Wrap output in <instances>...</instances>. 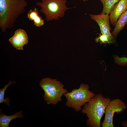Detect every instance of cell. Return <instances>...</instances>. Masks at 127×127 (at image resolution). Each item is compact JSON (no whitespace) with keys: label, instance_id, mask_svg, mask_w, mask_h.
I'll use <instances>...</instances> for the list:
<instances>
[{"label":"cell","instance_id":"obj_4","mask_svg":"<svg viewBox=\"0 0 127 127\" xmlns=\"http://www.w3.org/2000/svg\"><path fill=\"white\" fill-rule=\"evenodd\" d=\"M95 93L89 90L88 84L81 83L79 88L74 89L64 95L67 99L65 105L78 111L81 110V107L90 101L95 96Z\"/></svg>","mask_w":127,"mask_h":127},{"label":"cell","instance_id":"obj_13","mask_svg":"<svg viewBox=\"0 0 127 127\" xmlns=\"http://www.w3.org/2000/svg\"><path fill=\"white\" fill-rule=\"evenodd\" d=\"M13 35L25 45L28 43V37L24 30L19 28L15 32Z\"/></svg>","mask_w":127,"mask_h":127},{"label":"cell","instance_id":"obj_19","mask_svg":"<svg viewBox=\"0 0 127 127\" xmlns=\"http://www.w3.org/2000/svg\"><path fill=\"white\" fill-rule=\"evenodd\" d=\"M83 1L85 2L89 0H82Z\"/></svg>","mask_w":127,"mask_h":127},{"label":"cell","instance_id":"obj_6","mask_svg":"<svg viewBox=\"0 0 127 127\" xmlns=\"http://www.w3.org/2000/svg\"><path fill=\"white\" fill-rule=\"evenodd\" d=\"M127 108L125 103L119 99L111 100L105 110V116L102 123V127H113V119L114 114L122 113Z\"/></svg>","mask_w":127,"mask_h":127},{"label":"cell","instance_id":"obj_16","mask_svg":"<svg viewBox=\"0 0 127 127\" xmlns=\"http://www.w3.org/2000/svg\"><path fill=\"white\" fill-rule=\"evenodd\" d=\"M115 61L119 64L125 66L127 64V57H123L119 58L117 56L114 57Z\"/></svg>","mask_w":127,"mask_h":127},{"label":"cell","instance_id":"obj_1","mask_svg":"<svg viewBox=\"0 0 127 127\" xmlns=\"http://www.w3.org/2000/svg\"><path fill=\"white\" fill-rule=\"evenodd\" d=\"M27 0H0V28L6 33L15 26L18 18L24 13Z\"/></svg>","mask_w":127,"mask_h":127},{"label":"cell","instance_id":"obj_7","mask_svg":"<svg viewBox=\"0 0 127 127\" xmlns=\"http://www.w3.org/2000/svg\"><path fill=\"white\" fill-rule=\"evenodd\" d=\"M90 18L94 20L98 25L101 34L107 36L110 43L115 41L114 37L111 32V28L110 26L109 15L101 13L99 15H90Z\"/></svg>","mask_w":127,"mask_h":127},{"label":"cell","instance_id":"obj_9","mask_svg":"<svg viewBox=\"0 0 127 127\" xmlns=\"http://www.w3.org/2000/svg\"><path fill=\"white\" fill-rule=\"evenodd\" d=\"M27 17L29 20L33 21L36 27H40L44 24V21L39 15L38 10L35 7L33 10L30 9L27 13Z\"/></svg>","mask_w":127,"mask_h":127},{"label":"cell","instance_id":"obj_2","mask_svg":"<svg viewBox=\"0 0 127 127\" xmlns=\"http://www.w3.org/2000/svg\"><path fill=\"white\" fill-rule=\"evenodd\" d=\"M110 99L104 97L100 93L95 95L89 102L86 103L81 112L86 114L88 118L87 126L90 127H100L101 119Z\"/></svg>","mask_w":127,"mask_h":127},{"label":"cell","instance_id":"obj_18","mask_svg":"<svg viewBox=\"0 0 127 127\" xmlns=\"http://www.w3.org/2000/svg\"><path fill=\"white\" fill-rule=\"evenodd\" d=\"M122 125L123 127H127V121H123L122 123Z\"/></svg>","mask_w":127,"mask_h":127},{"label":"cell","instance_id":"obj_14","mask_svg":"<svg viewBox=\"0 0 127 127\" xmlns=\"http://www.w3.org/2000/svg\"><path fill=\"white\" fill-rule=\"evenodd\" d=\"M16 82L15 81L12 82L11 80H10L7 84L4 85L3 88L0 89V103L4 102L6 103L8 106H10L9 102L10 101L9 99L10 98L8 97L4 98L5 92L6 90L9 85L15 83Z\"/></svg>","mask_w":127,"mask_h":127},{"label":"cell","instance_id":"obj_5","mask_svg":"<svg viewBox=\"0 0 127 127\" xmlns=\"http://www.w3.org/2000/svg\"><path fill=\"white\" fill-rule=\"evenodd\" d=\"M66 0H41L36 3V5L41 8L40 11L45 16L48 21L57 20L63 17L65 12L71 8L66 5Z\"/></svg>","mask_w":127,"mask_h":127},{"label":"cell","instance_id":"obj_12","mask_svg":"<svg viewBox=\"0 0 127 127\" xmlns=\"http://www.w3.org/2000/svg\"><path fill=\"white\" fill-rule=\"evenodd\" d=\"M102 3L103 8L101 13L109 15L114 5L119 0H100Z\"/></svg>","mask_w":127,"mask_h":127},{"label":"cell","instance_id":"obj_3","mask_svg":"<svg viewBox=\"0 0 127 127\" xmlns=\"http://www.w3.org/2000/svg\"><path fill=\"white\" fill-rule=\"evenodd\" d=\"M39 84L44 91V99L48 104H56L61 101L62 96L68 92L67 90L64 88V85L56 79L43 78Z\"/></svg>","mask_w":127,"mask_h":127},{"label":"cell","instance_id":"obj_17","mask_svg":"<svg viewBox=\"0 0 127 127\" xmlns=\"http://www.w3.org/2000/svg\"><path fill=\"white\" fill-rule=\"evenodd\" d=\"M96 41L97 42L100 41L101 43H110L108 37L102 34L100 35L96 39Z\"/></svg>","mask_w":127,"mask_h":127},{"label":"cell","instance_id":"obj_15","mask_svg":"<svg viewBox=\"0 0 127 127\" xmlns=\"http://www.w3.org/2000/svg\"><path fill=\"white\" fill-rule=\"evenodd\" d=\"M9 41L13 47L17 50H23L25 44L13 35L9 39Z\"/></svg>","mask_w":127,"mask_h":127},{"label":"cell","instance_id":"obj_10","mask_svg":"<svg viewBox=\"0 0 127 127\" xmlns=\"http://www.w3.org/2000/svg\"><path fill=\"white\" fill-rule=\"evenodd\" d=\"M24 116L22 115V111H18L11 115H7L0 111V127H9L10 122L13 119L16 118H21Z\"/></svg>","mask_w":127,"mask_h":127},{"label":"cell","instance_id":"obj_8","mask_svg":"<svg viewBox=\"0 0 127 127\" xmlns=\"http://www.w3.org/2000/svg\"><path fill=\"white\" fill-rule=\"evenodd\" d=\"M127 10V0H120L112 7L109 15L111 24L115 26L120 16Z\"/></svg>","mask_w":127,"mask_h":127},{"label":"cell","instance_id":"obj_11","mask_svg":"<svg viewBox=\"0 0 127 127\" xmlns=\"http://www.w3.org/2000/svg\"><path fill=\"white\" fill-rule=\"evenodd\" d=\"M127 24V10L121 14L118 18L111 34L116 36Z\"/></svg>","mask_w":127,"mask_h":127}]
</instances>
